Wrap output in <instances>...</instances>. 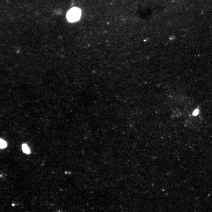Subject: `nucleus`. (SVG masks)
I'll list each match as a JSON object with an SVG mask.
<instances>
[{
	"instance_id": "obj_1",
	"label": "nucleus",
	"mask_w": 212,
	"mask_h": 212,
	"mask_svg": "<svg viewBox=\"0 0 212 212\" xmlns=\"http://www.w3.org/2000/svg\"><path fill=\"white\" fill-rule=\"evenodd\" d=\"M81 14L80 10L78 8L74 7L71 9L68 12L67 18L69 21L74 22L79 19Z\"/></svg>"
},
{
	"instance_id": "obj_3",
	"label": "nucleus",
	"mask_w": 212,
	"mask_h": 212,
	"mask_svg": "<svg viewBox=\"0 0 212 212\" xmlns=\"http://www.w3.org/2000/svg\"><path fill=\"white\" fill-rule=\"evenodd\" d=\"M7 146V144L6 142L4 140L0 139V147L1 149H3L5 148Z\"/></svg>"
},
{
	"instance_id": "obj_4",
	"label": "nucleus",
	"mask_w": 212,
	"mask_h": 212,
	"mask_svg": "<svg viewBox=\"0 0 212 212\" xmlns=\"http://www.w3.org/2000/svg\"><path fill=\"white\" fill-rule=\"evenodd\" d=\"M198 110H196L194 112L193 114H194V115H197L198 114Z\"/></svg>"
},
{
	"instance_id": "obj_2",
	"label": "nucleus",
	"mask_w": 212,
	"mask_h": 212,
	"mask_svg": "<svg viewBox=\"0 0 212 212\" xmlns=\"http://www.w3.org/2000/svg\"><path fill=\"white\" fill-rule=\"evenodd\" d=\"M22 149L24 152L26 154H29L30 150L26 144H24L22 145Z\"/></svg>"
}]
</instances>
